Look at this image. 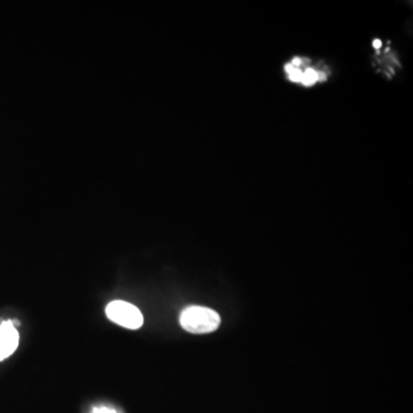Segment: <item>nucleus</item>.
<instances>
[{
  "label": "nucleus",
  "mask_w": 413,
  "mask_h": 413,
  "mask_svg": "<svg viewBox=\"0 0 413 413\" xmlns=\"http://www.w3.org/2000/svg\"><path fill=\"white\" fill-rule=\"evenodd\" d=\"M283 71L289 83L301 87H315L331 78L332 68L324 60H314L309 56L295 55L283 65Z\"/></svg>",
  "instance_id": "1"
},
{
  "label": "nucleus",
  "mask_w": 413,
  "mask_h": 413,
  "mask_svg": "<svg viewBox=\"0 0 413 413\" xmlns=\"http://www.w3.org/2000/svg\"><path fill=\"white\" fill-rule=\"evenodd\" d=\"M179 322L185 331L194 334H206L218 329L221 317L210 308L192 306L184 309Z\"/></svg>",
  "instance_id": "2"
},
{
  "label": "nucleus",
  "mask_w": 413,
  "mask_h": 413,
  "mask_svg": "<svg viewBox=\"0 0 413 413\" xmlns=\"http://www.w3.org/2000/svg\"><path fill=\"white\" fill-rule=\"evenodd\" d=\"M106 315L111 322L129 330L140 329L144 317L139 309L125 301L116 300L106 307Z\"/></svg>",
  "instance_id": "3"
},
{
  "label": "nucleus",
  "mask_w": 413,
  "mask_h": 413,
  "mask_svg": "<svg viewBox=\"0 0 413 413\" xmlns=\"http://www.w3.org/2000/svg\"><path fill=\"white\" fill-rule=\"evenodd\" d=\"M372 47L374 48L373 67L386 78L392 79L402 68L399 54L389 42L385 45L382 39H373Z\"/></svg>",
  "instance_id": "4"
},
{
  "label": "nucleus",
  "mask_w": 413,
  "mask_h": 413,
  "mask_svg": "<svg viewBox=\"0 0 413 413\" xmlns=\"http://www.w3.org/2000/svg\"><path fill=\"white\" fill-rule=\"evenodd\" d=\"M20 334L11 320L0 324V362L5 361L17 349Z\"/></svg>",
  "instance_id": "5"
},
{
  "label": "nucleus",
  "mask_w": 413,
  "mask_h": 413,
  "mask_svg": "<svg viewBox=\"0 0 413 413\" xmlns=\"http://www.w3.org/2000/svg\"><path fill=\"white\" fill-rule=\"evenodd\" d=\"M90 413H121L118 410H116L114 407H110V405H96V407L92 408Z\"/></svg>",
  "instance_id": "6"
}]
</instances>
